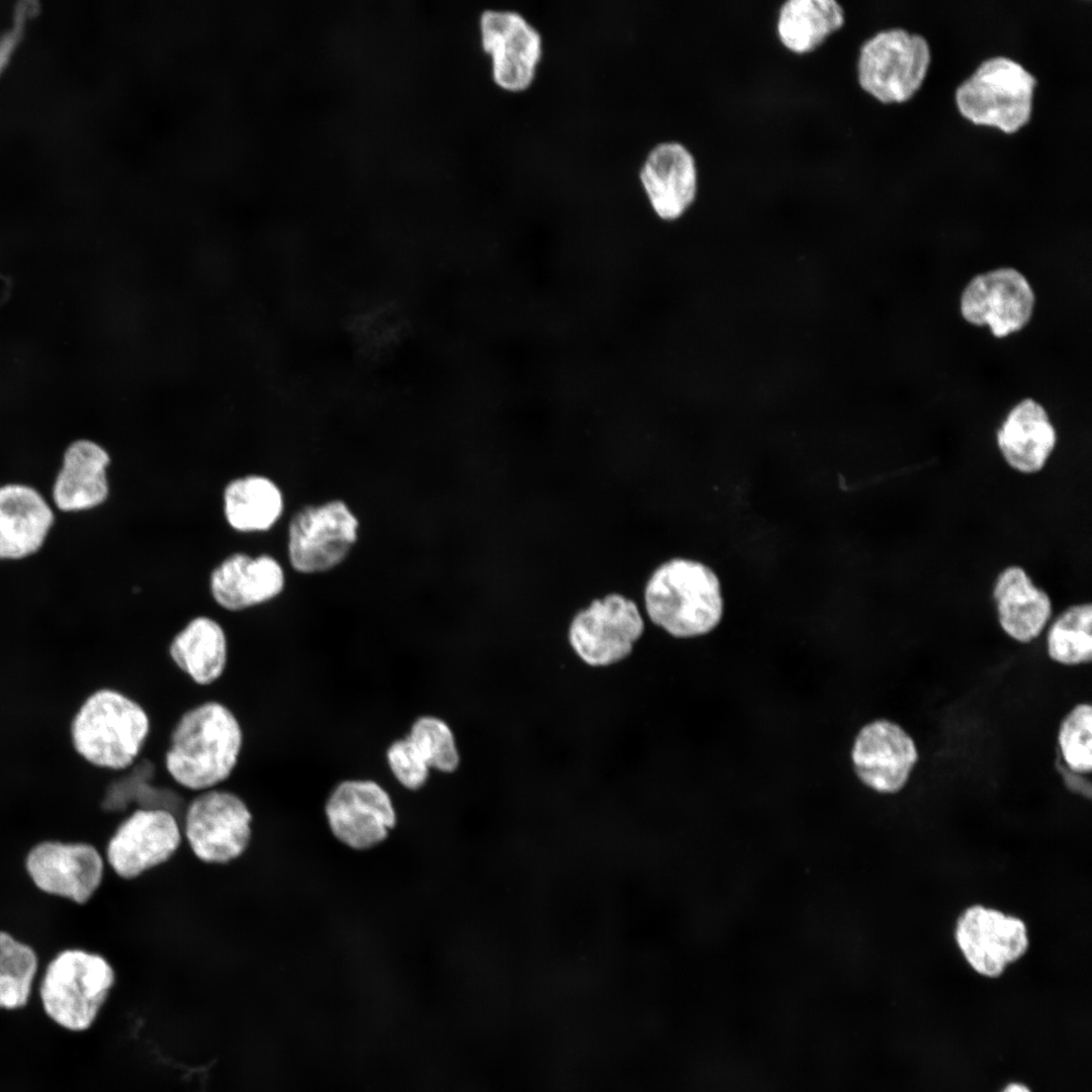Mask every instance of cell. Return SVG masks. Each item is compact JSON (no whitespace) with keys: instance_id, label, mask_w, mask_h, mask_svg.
I'll use <instances>...</instances> for the list:
<instances>
[{"instance_id":"6da1fadb","label":"cell","mask_w":1092,"mask_h":1092,"mask_svg":"<svg viewBox=\"0 0 1092 1092\" xmlns=\"http://www.w3.org/2000/svg\"><path fill=\"white\" fill-rule=\"evenodd\" d=\"M243 744V728L232 709L219 701H205L186 710L175 723L165 768L186 790L215 789L234 772Z\"/></svg>"},{"instance_id":"7a4b0ae2","label":"cell","mask_w":1092,"mask_h":1092,"mask_svg":"<svg viewBox=\"0 0 1092 1092\" xmlns=\"http://www.w3.org/2000/svg\"><path fill=\"white\" fill-rule=\"evenodd\" d=\"M151 731L146 709L128 695L112 688L90 693L70 724L74 751L102 769L123 770L138 760Z\"/></svg>"},{"instance_id":"3957f363","label":"cell","mask_w":1092,"mask_h":1092,"mask_svg":"<svg viewBox=\"0 0 1092 1092\" xmlns=\"http://www.w3.org/2000/svg\"><path fill=\"white\" fill-rule=\"evenodd\" d=\"M649 620L675 638L711 632L721 621L723 598L716 573L706 564L672 558L657 566L643 590Z\"/></svg>"},{"instance_id":"277c9868","label":"cell","mask_w":1092,"mask_h":1092,"mask_svg":"<svg viewBox=\"0 0 1092 1092\" xmlns=\"http://www.w3.org/2000/svg\"><path fill=\"white\" fill-rule=\"evenodd\" d=\"M115 982L114 968L104 956L66 947L47 963L38 996L53 1022L66 1030L83 1032L95 1023Z\"/></svg>"},{"instance_id":"5b68a950","label":"cell","mask_w":1092,"mask_h":1092,"mask_svg":"<svg viewBox=\"0 0 1092 1092\" xmlns=\"http://www.w3.org/2000/svg\"><path fill=\"white\" fill-rule=\"evenodd\" d=\"M1035 78L1006 57L982 62L956 91L960 113L976 125L1014 133L1030 119Z\"/></svg>"},{"instance_id":"8992f818","label":"cell","mask_w":1092,"mask_h":1092,"mask_svg":"<svg viewBox=\"0 0 1092 1092\" xmlns=\"http://www.w3.org/2000/svg\"><path fill=\"white\" fill-rule=\"evenodd\" d=\"M930 62V48L922 35L899 27L887 28L860 44L856 81L867 95L880 103H902L920 89Z\"/></svg>"},{"instance_id":"52a82bcc","label":"cell","mask_w":1092,"mask_h":1092,"mask_svg":"<svg viewBox=\"0 0 1092 1092\" xmlns=\"http://www.w3.org/2000/svg\"><path fill=\"white\" fill-rule=\"evenodd\" d=\"M253 815L236 793L211 789L187 805L182 826L192 853L208 864H225L241 857L253 835Z\"/></svg>"},{"instance_id":"ba28073f","label":"cell","mask_w":1092,"mask_h":1092,"mask_svg":"<svg viewBox=\"0 0 1092 1092\" xmlns=\"http://www.w3.org/2000/svg\"><path fill=\"white\" fill-rule=\"evenodd\" d=\"M644 629L645 620L637 604L622 594L611 593L572 617L567 640L583 663L606 667L630 656Z\"/></svg>"},{"instance_id":"9c48e42d","label":"cell","mask_w":1092,"mask_h":1092,"mask_svg":"<svg viewBox=\"0 0 1092 1092\" xmlns=\"http://www.w3.org/2000/svg\"><path fill=\"white\" fill-rule=\"evenodd\" d=\"M953 938L970 968L990 979L1002 976L1030 946L1023 919L983 904L970 905L961 912Z\"/></svg>"},{"instance_id":"30bf717a","label":"cell","mask_w":1092,"mask_h":1092,"mask_svg":"<svg viewBox=\"0 0 1092 1092\" xmlns=\"http://www.w3.org/2000/svg\"><path fill=\"white\" fill-rule=\"evenodd\" d=\"M23 867L42 894L83 905L101 887L106 861L104 854L89 842L46 839L27 850Z\"/></svg>"},{"instance_id":"8fae6325","label":"cell","mask_w":1092,"mask_h":1092,"mask_svg":"<svg viewBox=\"0 0 1092 1092\" xmlns=\"http://www.w3.org/2000/svg\"><path fill=\"white\" fill-rule=\"evenodd\" d=\"M183 841L172 810L138 808L115 828L105 847V861L123 880H133L171 859Z\"/></svg>"},{"instance_id":"7c38bea8","label":"cell","mask_w":1092,"mask_h":1092,"mask_svg":"<svg viewBox=\"0 0 1092 1092\" xmlns=\"http://www.w3.org/2000/svg\"><path fill=\"white\" fill-rule=\"evenodd\" d=\"M357 534V518L342 500L305 507L289 525L290 563L303 573L329 570L346 558Z\"/></svg>"},{"instance_id":"4fadbf2b","label":"cell","mask_w":1092,"mask_h":1092,"mask_svg":"<svg viewBox=\"0 0 1092 1092\" xmlns=\"http://www.w3.org/2000/svg\"><path fill=\"white\" fill-rule=\"evenodd\" d=\"M483 50L490 56L493 81L522 91L534 81L542 57L540 31L519 11L485 9L479 17Z\"/></svg>"},{"instance_id":"5bb4252c","label":"cell","mask_w":1092,"mask_h":1092,"mask_svg":"<svg viewBox=\"0 0 1092 1092\" xmlns=\"http://www.w3.org/2000/svg\"><path fill=\"white\" fill-rule=\"evenodd\" d=\"M333 835L346 846L364 850L385 840L395 826L396 813L387 792L368 780L339 784L326 804Z\"/></svg>"},{"instance_id":"9a60e30c","label":"cell","mask_w":1092,"mask_h":1092,"mask_svg":"<svg viewBox=\"0 0 1092 1092\" xmlns=\"http://www.w3.org/2000/svg\"><path fill=\"white\" fill-rule=\"evenodd\" d=\"M851 759L863 785L881 794H896L908 784L919 760V750L901 725L878 719L857 733Z\"/></svg>"},{"instance_id":"2e32d148","label":"cell","mask_w":1092,"mask_h":1092,"mask_svg":"<svg viewBox=\"0 0 1092 1092\" xmlns=\"http://www.w3.org/2000/svg\"><path fill=\"white\" fill-rule=\"evenodd\" d=\"M1034 304L1032 289L1022 274L1001 268L975 277L961 298L963 316L971 324L989 326L996 337L1024 327Z\"/></svg>"},{"instance_id":"e0dca14e","label":"cell","mask_w":1092,"mask_h":1092,"mask_svg":"<svg viewBox=\"0 0 1092 1092\" xmlns=\"http://www.w3.org/2000/svg\"><path fill=\"white\" fill-rule=\"evenodd\" d=\"M639 179L652 209L664 220L679 218L698 196L696 157L678 141L653 146L641 165Z\"/></svg>"},{"instance_id":"ac0fdd59","label":"cell","mask_w":1092,"mask_h":1092,"mask_svg":"<svg viewBox=\"0 0 1092 1092\" xmlns=\"http://www.w3.org/2000/svg\"><path fill=\"white\" fill-rule=\"evenodd\" d=\"M1058 443V434L1045 408L1031 398L1016 403L996 433L1004 462L1014 471L1032 475L1041 471Z\"/></svg>"},{"instance_id":"d6986e66","label":"cell","mask_w":1092,"mask_h":1092,"mask_svg":"<svg viewBox=\"0 0 1092 1092\" xmlns=\"http://www.w3.org/2000/svg\"><path fill=\"white\" fill-rule=\"evenodd\" d=\"M992 597L1000 628L1018 643L1035 640L1052 619L1051 597L1020 565H1008L997 574Z\"/></svg>"},{"instance_id":"ffe728a7","label":"cell","mask_w":1092,"mask_h":1092,"mask_svg":"<svg viewBox=\"0 0 1092 1092\" xmlns=\"http://www.w3.org/2000/svg\"><path fill=\"white\" fill-rule=\"evenodd\" d=\"M284 586L279 563L268 555L250 557L237 553L222 561L211 573L214 601L229 611H242L278 596Z\"/></svg>"},{"instance_id":"44dd1931","label":"cell","mask_w":1092,"mask_h":1092,"mask_svg":"<svg viewBox=\"0 0 1092 1092\" xmlns=\"http://www.w3.org/2000/svg\"><path fill=\"white\" fill-rule=\"evenodd\" d=\"M54 521L46 500L20 484L0 487V558H22L37 551Z\"/></svg>"},{"instance_id":"7402d4cb","label":"cell","mask_w":1092,"mask_h":1092,"mask_svg":"<svg viewBox=\"0 0 1092 1092\" xmlns=\"http://www.w3.org/2000/svg\"><path fill=\"white\" fill-rule=\"evenodd\" d=\"M845 22V8L836 0H787L777 8L776 36L790 54L806 56L823 47Z\"/></svg>"},{"instance_id":"603a6c76","label":"cell","mask_w":1092,"mask_h":1092,"mask_svg":"<svg viewBox=\"0 0 1092 1092\" xmlns=\"http://www.w3.org/2000/svg\"><path fill=\"white\" fill-rule=\"evenodd\" d=\"M108 454L96 443L89 440L72 443L54 485L57 507L62 511H80L103 503L108 493Z\"/></svg>"},{"instance_id":"cb8c5ba5","label":"cell","mask_w":1092,"mask_h":1092,"mask_svg":"<svg viewBox=\"0 0 1092 1092\" xmlns=\"http://www.w3.org/2000/svg\"><path fill=\"white\" fill-rule=\"evenodd\" d=\"M168 650L173 663L198 686L217 681L228 665L229 643L224 629L206 616L190 620L172 638Z\"/></svg>"},{"instance_id":"d4e9b609","label":"cell","mask_w":1092,"mask_h":1092,"mask_svg":"<svg viewBox=\"0 0 1092 1092\" xmlns=\"http://www.w3.org/2000/svg\"><path fill=\"white\" fill-rule=\"evenodd\" d=\"M282 509L281 491L266 477L246 476L225 487V517L238 531H265L279 519Z\"/></svg>"},{"instance_id":"484cf974","label":"cell","mask_w":1092,"mask_h":1092,"mask_svg":"<svg viewBox=\"0 0 1092 1092\" xmlns=\"http://www.w3.org/2000/svg\"><path fill=\"white\" fill-rule=\"evenodd\" d=\"M39 970L35 948L11 932L0 929V1009L15 1011L30 999Z\"/></svg>"},{"instance_id":"4316f807","label":"cell","mask_w":1092,"mask_h":1092,"mask_svg":"<svg viewBox=\"0 0 1092 1092\" xmlns=\"http://www.w3.org/2000/svg\"><path fill=\"white\" fill-rule=\"evenodd\" d=\"M1092 605L1079 603L1065 609L1046 634V653L1062 665L1076 666L1092 659Z\"/></svg>"},{"instance_id":"83f0119b","label":"cell","mask_w":1092,"mask_h":1092,"mask_svg":"<svg viewBox=\"0 0 1092 1092\" xmlns=\"http://www.w3.org/2000/svg\"><path fill=\"white\" fill-rule=\"evenodd\" d=\"M1058 745L1063 764L1074 772L1089 776L1092 769V707L1074 706L1062 719Z\"/></svg>"},{"instance_id":"f1b7e54d","label":"cell","mask_w":1092,"mask_h":1092,"mask_svg":"<svg viewBox=\"0 0 1092 1092\" xmlns=\"http://www.w3.org/2000/svg\"><path fill=\"white\" fill-rule=\"evenodd\" d=\"M430 768L449 772L456 769L459 754L450 727L441 719L425 716L418 719L407 736Z\"/></svg>"},{"instance_id":"f546056e","label":"cell","mask_w":1092,"mask_h":1092,"mask_svg":"<svg viewBox=\"0 0 1092 1092\" xmlns=\"http://www.w3.org/2000/svg\"><path fill=\"white\" fill-rule=\"evenodd\" d=\"M387 759L394 777L403 787L417 790L426 783L430 766L408 737L391 744Z\"/></svg>"},{"instance_id":"4dcf8cb0","label":"cell","mask_w":1092,"mask_h":1092,"mask_svg":"<svg viewBox=\"0 0 1092 1092\" xmlns=\"http://www.w3.org/2000/svg\"><path fill=\"white\" fill-rule=\"evenodd\" d=\"M1059 768L1061 776L1063 777L1064 784L1070 792L1085 797L1087 799L1091 798V783L1087 778L1088 776L1070 770L1063 764V762H1060Z\"/></svg>"},{"instance_id":"1f68e13d","label":"cell","mask_w":1092,"mask_h":1092,"mask_svg":"<svg viewBox=\"0 0 1092 1092\" xmlns=\"http://www.w3.org/2000/svg\"><path fill=\"white\" fill-rule=\"evenodd\" d=\"M1002 1092H1031L1029 1088L1021 1083H1010Z\"/></svg>"}]
</instances>
